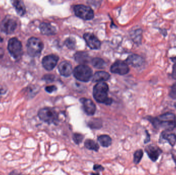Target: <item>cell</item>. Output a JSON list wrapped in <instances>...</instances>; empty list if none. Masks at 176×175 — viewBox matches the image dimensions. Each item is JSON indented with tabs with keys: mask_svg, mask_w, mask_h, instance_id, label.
I'll list each match as a JSON object with an SVG mask.
<instances>
[{
	"mask_svg": "<svg viewBox=\"0 0 176 175\" xmlns=\"http://www.w3.org/2000/svg\"><path fill=\"white\" fill-rule=\"evenodd\" d=\"M17 27V22L16 20L10 16H6L0 25L1 30L7 34H12L16 30Z\"/></svg>",
	"mask_w": 176,
	"mask_h": 175,
	"instance_id": "8",
	"label": "cell"
},
{
	"mask_svg": "<svg viewBox=\"0 0 176 175\" xmlns=\"http://www.w3.org/2000/svg\"><path fill=\"white\" fill-rule=\"evenodd\" d=\"M12 4L14 6L19 16H23L25 14L26 8L23 2L21 1H12Z\"/></svg>",
	"mask_w": 176,
	"mask_h": 175,
	"instance_id": "19",
	"label": "cell"
},
{
	"mask_svg": "<svg viewBox=\"0 0 176 175\" xmlns=\"http://www.w3.org/2000/svg\"><path fill=\"white\" fill-rule=\"evenodd\" d=\"M58 70L62 76L66 77L70 76L73 72L71 64L66 61H63L60 63L58 66Z\"/></svg>",
	"mask_w": 176,
	"mask_h": 175,
	"instance_id": "14",
	"label": "cell"
},
{
	"mask_svg": "<svg viewBox=\"0 0 176 175\" xmlns=\"http://www.w3.org/2000/svg\"><path fill=\"white\" fill-rule=\"evenodd\" d=\"M97 141L104 147H108L112 144V139L108 135H101L97 138Z\"/></svg>",
	"mask_w": 176,
	"mask_h": 175,
	"instance_id": "18",
	"label": "cell"
},
{
	"mask_svg": "<svg viewBox=\"0 0 176 175\" xmlns=\"http://www.w3.org/2000/svg\"><path fill=\"white\" fill-rule=\"evenodd\" d=\"M127 63L134 67H140L144 63V59L138 55H132L126 60Z\"/></svg>",
	"mask_w": 176,
	"mask_h": 175,
	"instance_id": "15",
	"label": "cell"
},
{
	"mask_svg": "<svg viewBox=\"0 0 176 175\" xmlns=\"http://www.w3.org/2000/svg\"><path fill=\"white\" fill-rule=\"evenodd\" d=\"M74 10L76 16L84 20H91L94 17L93 10L89 6L77 5L74 6Z\"/></svg>",
	"mask_w": 176,
	"mask_h": 175,
	"instance_id": "7",
	"label": "cell"
},
{
	"mask_svg": "<svg viewBox=\"0 0 176 175\" xmlns=\"http://www.w3.org/2000/svg\"><path fill=\"white\" fill-rule=\"evenodd\" d=\"M40 29L41 33L45 35H51L55 32V29L47 23H42L40 24Z\"/></svg>",
	"mask_w": 176,
	"mask_h": 175,
	"instance_id": "17",
	"label": "cell"
},
{
	"mask_svg": "<svg viewBox=\"0 0 176 175\" xmlns=\"http://www.w3.org/2000/svg\"><path fill=\"white\" fill-rule=\"evenodd\" d=\"M84 147L87 149L93 151H97L100 149V146L98 143L94 141L93 140L87 139L84 143Z\"/></svg>",
	"mask_w": 176,
	"mask_h": 175,
	"instance_id": "21",
	"label": "cell"
},
{
	"mask_svg": "<svg viewBox=\"0 0 176 175\" xmlns=\"http://www.w3.org/2000/svg\"><path fill=\"white\" fill-rule=\"evenodd\" d=\"M146 138L144 140V143L145 144H146V143H147L149 142L150 141V135H149V134L148 133V131H146Z\"/></svg>",
	"mask_w": 176,
	"mask_h": 175,
	"instance_id": "31",
	"label": "cell"
},
{
	"mask_svg": "<svg viewBox=\"0 0 176 175\" xmlns=\"http://www.w3.org/2000/svg\"><path fill=\"white\" fill-rule=\"evenodd\" d=\"M9 175H22V174L19 173V172L16 171H12V172H10V174H9Z\"/></svg>",
	"mask_w": 176,
	"mask_h": 175,
	"instance_id": "32",
	"label": "cell"
},
{
	"mask_svg": "<svg viewBox=\"0 0 176 175\" xmlns=\"http://www.w3.org/2000/svg\"><path fill=\"white\" fill-rule=\"evenodd\" d=\"M73 74L77 79L84 82L89 81L92 77V71L91 68L83 64L75 68Z\"/></svg>",
	"mask_w": 176,
	"mask_h": 175,
	"instance_id": "5",
	"label": "cell"
},
{
	"mask_svg": "<svg viewBox=\"0 0 176 175\" xmlns=\"http://www.w3.org/2000/svg\"><path fill=\"white\" fill-rule=\"evenodd\" d=\"M129 71L128 66L125 62L118 61L115 62L111 67V72L114 74L120 75H125Z\"/></svg>",
	"mask_w": 176,
	"mask_h": 175,
	"instance_id": "10",
	"label": "cell"
},
{
	"mask_svg": "<svg viewBox=\"0 0 176 175\" xmlns=\"http://www.w3.org/2000/svg\"><path fill=\"white\" fill-rule=\"evenodd\" d=\"M84 38L87 44L92 49H98L100 47V42L93 34L86 33L84 35Z\"/></svg>",
	"mask_w": 176,
	"mask_h": 175,
	"instance_id": "12",
	"label": "cell"
},
{
	"mask_svg": "<svg viewBox=\"0 0 176 175\" xmlns=\"http://www.w3.org/2000/svg\"><path fill=\"white\" fill-rule=\"evenodd\" d=\"M7 48L10 55L15 59L21 57L23 54L22 43L17 38H12L9 40Z\"/></svg>",
	"mask_w": 176,
	"mask_h": 175,
	"instance_id": "6",
	"label": "cell"
},
{
	"mask_svg": "<svg viewBox=\"0 0 176 175\" xmlns=\"http://www.w3.org/2000/svg\"><path fill=\"white\" fill-rule=\"evenodd\" d=\"M88 126L91 129H100L102 127V120L100 118L92 119L88 122Z\"/></svg>",
	"mask_w": 176,
	"mask_h": 175,
	"instance_id": "20",
	"label": "cell"
},
{
	"mask_svg": "<svg viewBox=\"0 0 176 175\" xmlns=\"http://www.w3.org/2000/svg\"><path fill=\"white\" fill-rule=\"evenodd\" d=\"M59 58L55 55H50L44 57L42 59V64L43 67L48 70H51L57 65Z\"/></svg>",
	"mask_w": 176,
	"mask_h": 175,
	"instance_id": "11",
	"label": "cell"
},
{
	"mask_svg": "<svg viewBox=\"0 0 176 175\" xmlns=\"http://www.w3.org/2000/svg\"><path fill=\"white\" fill-rule=\"evenodd\" d=\"M172 60L175 63L172 68V77L176 80V57L172 58Z\"/></svg>",
	"mask_w": 176,
	"mask_h": 175,
	"instance_id": "28",
	"label": "cell"
},
{
	"mask_svg": "<svg viewBox=\"0 0 176 175\" xmlns=\"http://www.w3.org/2000/svg\"><path fill=\"white\" fill-rule=\"evenodd\" d=\"M161 137L163 139L167 141L168 142L169 144L172 146H174L175 144H176V135L174 133H169V134L164 133V134L162 135Z\"/></svg>",
	"mask_w": 176,
	"mask_h": 175,
	"instance_id": "23",
	"label": "cell"
},
{
	"mask_svg": "<svg viewBox=\"0 0 176 175\" xmlns=\"http://www.w3.org/2000/svg\"><path fill=\"white\" fill-rule=\"evenodd\" d=\"M109 91L108 85L105 82H99L96 84L93 88V96L96 101L100 103L110 105L112 100L108 97Z\"/></svg>",
	"mask_w": 176,
	"mask_h": 175,
	"instance_id": "2",
	"label": "cell"
},
{
	"mask_svg": "<svg viewBox=\"0 0 176 175\" xmlns=\"http://www.w3.org/2000/svg\"><path fill=\"white\" fill-rule=\"evenodd\" d=\"M4 55V51L3 48L0 47V58H2Z\"/></svg>",
	"mask_w": 176,
	"mask_h": 175,
	"instance_id": "33",
	"label": "cell"
},
{
	"mask_svg": "<svg viewBox=\"0 0 176 175\" xmlns=\"http://www.w3.org/2000/svg\"><path fill=\"white\" fill-rule=\"evenodd\" d=\"M80 101L82 104L84 111L88 115H94L96 112V106L91 100L82 98Z\"/></svg>",
	"mask_w": 176,
	"mask_h": 175,
	"instance_id": "13",
	"label": "cell"
},
{
	"mask_svg": "<svg viewBox=\"0 0 176 175\" xmlns=\"http://www.w3.org/2000/svg\"><path fill=\"white\" fill-rule=\"evenodd\" d=\"M39 118L45 123L57 125L59 122L58 115L56 110L50 108H44L40 109L38 113Z\"/></svg>",
	"mask_w": 176,
	"mask_h": 175,
	"instance_id": "3",
	"label": "cell"
},
{
	"mask_svg": "<svg viewBox=\"0 0 176 175\" xmlns=\"http://www.w3.org/2000/svg\"><path fill=\"white\" fill-rule=\"evenodd\" d=\"M146 119L156 129H163L170 131L176 126V118L174 113H166L157 117H147Z\"/></svg>",
	"mask_w": 176,
	"mask_h": 175,
	"instance_id": "1",
	"label": "cell"
},
{
	"mask_svg": "<svg viewBox=\"0 0 176 175\" xmlns=\"http://www.w3.org/2000/svg\"><path fill=\"white\" fill-rule=\"evenodd\" d=\"M92 65L94 66V67L97 68L98 69H102L104 68L106 66V63L104 61L99 58H94L91 61Z\"/></svg>",
	"mask_w": 176,
	"mask_h": 175,
	"instance_id": "24",
	"label": "cell"
},
{
	"mask_svg": "<svg viewBox=\"0 0 176 175\" xmlns=\"http://www.w3.org/2000/svg\"><path fill=\"white\" fill-rule=\"evenodd\" d=\"M84 139V136L82 133H74L72 136V139L74 142V143L77 145L80 144Z\"/></svg>",
	"mask_w": 176,
	"mask_h": 175,
	"instance_id": "26",
	"label": "cell"
},
{
	"mask_svg": "<svg viewBox=\"0 0 176 175\" xmlns=\"http://www.w3.org/2000/svg\"><path fill=\"white\" fill-rule=\"evenodd\" d=\"M143 157V151L142 149H138L133 154V162L135 164H138Z\"/></svg>",
	"mask_w": 176,
	"mask_h": 175,
	"instance_id": "25",
	"label": "cell"
},
{
	"mask_svg": "<svg viewBox=\"0 0 176 175\" xmlns=\"http://www.w3.org/2000/svg\"><path fill=\"white\" fill-rule=\"evenodd\" d=\"M110 77V75L107 72H98L94 74L92 81L94 82H102L107 81Z\"/></svg>",
	"mask_w": 176,
	"mask_h": 175,
	"instance_id": "16",
	"label": "cell"
},
{
	"mask_svg": "<svg viewBox=\"0 0 176 175\" xmlns=\"http://www.w3.org/2000/svg\"><path fill=\"white\" fill-rule=\"evenodd\" d=\"M56 90H57V88L54 85L49 86L45 88L46 92H48L49 93H51L54 91H56Z\"/></svg>",
	"mask_w": 176,
	"mask_h": 175,
	"instance_id": "30",
	"label": "cell"
},
{
	"mask_svg": "<svg viewBox=\"0 0 176 175\" xmlns=\"http://www.w3.org/2000/svg\"><path fill=\"white\" fill-rule=\"evenodd\" d=\"M174 106H175V108H176V103H175Z\"/></svg>",
	"mask_w": 176,
	"mask_h": 175,
	"instance_id": "35",
	"label": "cell"
},
{
	"mask_svg": "<svg viewBox=\"0 0 176 175\" xmlns=\"http://www.w3.org/2000/svg\"><path fill=\"white\" fill-rule=\"evenodd\" d=\"M145 151L147 154L148 157L153 161L156 162L158 160L160 155L162 153V149L156 145H149L145 148Z\"/></svg>",
	"mask_w": 176,
	"mask_h": 175,
	"instance_id": "9",
	"label": "cell"
},
{
	"mask_svg": "<svg viewBox=\"0 0 176 175\" xmlns=\"http://www.w3.org/2000/svg\"><path fill=\"white\" fill-rule=\"evenodd\" d=\"M93 169L96 171H102L105 169L104 167L102 165L100 164H94L93 166Z\"/></svg>",
	"mask_w": 176,
	"mask_h": 175,
	"instance_id": "29",
	"label": "cell"
},
{
	"mask_svg": "<svg viewBox=\"0 0 176 175\" xmlns=\"http://www.w3.org/2000/svg\"><path fill=\"white\" fill-rule=\"evenodd\" d=\"M91 175H100V174L98 173H92L91 174Z\"/></svg>",
	"mask_w": 176,
	"mask_h": 175,
	"instance_id": "34",
	"label": "cell"
},
{
	"mask_svg": "<svg viewBox=\"0 0 176 175\" xmlns=\"http://www.w3.org/2000/svg\"><path fill=\"white\" fill-rule=\"evenodd\" d=\"M66 46L71 49H73L75 47V42L72 38H69L65 42Z\"/></svg>",
	"mask_w": 176,
	"mask_h": 175,
	"instance_id": "27",
	"label": "cell"
},
{
	"mask_svg": "<svg viewBox=\"0 0 176 175\" xmlns=\"http://www.w3.org/2000/svg\"><path fill=\"white\" fill-rule=\"evenodd\" d=\"M75 60L80 63H87L90 61V57L85 52H78L75 55Z\"/></svg>",
	"mask_w": 176,
	"mask_h": 175,
	"instance_id": "22",
	"label": "cell"
},
{
	"mask_svg": "<svg viewBox=\"0 0 176 175\" xmlns=\"http://www.w3.org/2000/svg\"><path fill=\"white\" fill-rule=\"evenodd\" d=\"M43 48L42 41L35 37L29 39L27 43V50L30 56L35 57L40 55Z\"/></svg>",
	"mask_w": 176,
	"mask_h": 175,
	"instance_id": "4",
	"label": "cell"
}]
</instances>
